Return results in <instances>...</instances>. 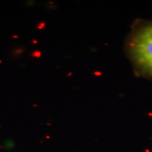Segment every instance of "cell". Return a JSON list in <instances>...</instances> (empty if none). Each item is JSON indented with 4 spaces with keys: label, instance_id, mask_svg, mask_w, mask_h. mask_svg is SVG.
Wrapping results in <instances>:
<instances>
[{
    "label": "cell",
    "instance_id": "obj_1",
    "mask_svg": "<svg viewBox=\"0 0 152 152\" xmlns=\"http://www.w3.org/2000/svg\"><path fill=\"white\" fill-rule=\"evenodd\" d=\"M130 53L137 66L152 76V23L134 33L130 42Z\"/></svg>",
    "mask_w": 152,
    "mask_h": 152
}]
</instances>
